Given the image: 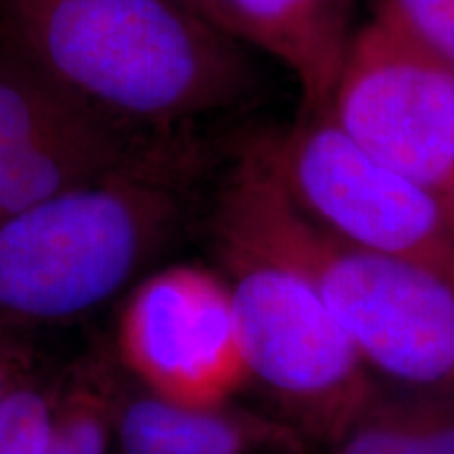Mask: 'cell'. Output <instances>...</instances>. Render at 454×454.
<instances>
[{"instance_id":"cell-1","label":"cell","mask_w":454,"mask_h":454,"mask_svg":"<svg viewBox=\"0 0 454 454\" xmlns=\"http://www.w3.org/2000/svg\"><path fill=\"white\" fill-rule=\"evenodd\" d=\"M0 44L147 130L194 129L257 87L244 44L177 0H0Z\"/></svg>"},{"instance_id":"cell-2","label":"cell","mask_w":454,"mask_h":454,"mask_svg":"<svg viewBox=\"0 0 454 454\" xmlns=\"http://www.w3.org/2000/svg\"><path fill=\"white\" fill-rule=\"evenodd\" d=\"M202 156L194 129L162 130L104 177L0 221V308L61 317L116 293L173 225Z\"/></svg>"},{"instance_id":"cell-3","label":"cell","mask_w":454,"mask_h":454,"mask_svg":"<svg viewBox=\"0 0 454 454\" xmlns=\"http://www.w3.org/2000/svg\"><path fill=\"white\" fill-rule=\"evenodd\" d=\"M278 244L314 280L364 364L412 387L454 394V280L340 240L294 202L278 141L248 139L231 168Z\"/></svg>"},{"instance_id":"cell-4","label":"cell","mask_w":454,"mask_h":454,"mask_svg":"<svg viewBox=\"0 0 454 454\" xmlns=\"http://www.w3.org/2000/svg\"><path fill=\"white\" fill-rule=\"evenodd\" d=\"M215 217L244 366L339 440L366 400L364 360L354 340L231 175Z\"/></svg>"},{"instance_id":"cell-5","label":"cell","mask_w":454,"mask_h":454,"mask_svg":"<svg viewBox=\"0 0 454 454\" xmlns=\"http://www.w3.org/2000/svg\"><path fill=\"white\" fill-rule=\"evenodd\" d=\"M328 116L374 160L454 202V64L387 3L354 34Z\"/></svg>"},{"instance_id":"cell-6","label":"cell","mask_w":454,"mask_h":454,"mask_svg":"<svg viewBox=\"0 0 454 454\" xmlns=\"http://www.w3.org/2000/svg\"><path fill=\"white\" fill-rule=\"evenodd\" d=\"M299 208L340 240L454 280V202L360 150L325 114L299 118L278 144Z\"/></svg>"},{"instance_id":"cell-7","label":"cell","mask_w":454,"mask_h":454,"mask_svg":"<svg viewBox=\"0 0 454 454\" xmlns=\"http://www.w3.org/2000/svg\"><path fill=\"white\" fill-rule=\"evenodd\" d=\"M154 133L82 104L0 44V221L104 177Z\"/></svg>"},{"instance_id":"cell-8","label":"cell","mask_w":454,"mask_h":454,"mask_svg":"<svg viewBox=\"0 0 454 454\" xmlns=\"http://www.w3.org/2000/svg\"><path fill=\"white\" fill-rule=\"evenodd\" d=\"M124 340L164 400L211 408L242 379L230 288L194 268L152 276L130 301Z\"/></svg>"},{"instance_id":"cell-9","label":"cell","mask_w":454,"mask_h":454,"mask_svg":"<svg viewBox=\"0 0 454 454\" xmlns=\"http://www.w3.org/2000/svg\"><path fill=\"white\" fill-rule=\"evenodd\" d=\"M223 27L280 61L301 90L299 118L331 110L354 34L349 0H219Z\"/></svg>"},{"instance_id":"cell-10","label":"cell","mask_w":454,"mask_h":454,"mask_svg":"<svg viewBox=\"0 0 454 454\" xmlns=\"http://www.w3.org/2000/svg\"><path fill=\"white\" fill-rule=\"evenodd\" d=\"M124 454H242L244 434L211 408L141 400L122 419Z\"/></svg>"},{"instance_id":"cell-11","label":"cell","mask_w":454,"mask_h":454,"mask_svg":"<svg viewBox=\"0 0 454 454\" xmlns=\"http://www.w3.org/2000/svg\"><path fill=\"white\" fill-rule=\"evenodd\" d=\"M339 454H454V411L383 414L354 423Z\"/></svg>"},{"instance_id":"cell-12","label":"cell","mask_w":454,"mask_h":454,"mask_svg":"<svg viewBox=\"0 0 454 454\" xmlns=\"http://www.w3.org/2000/svg\"><path fill=\"white\" fill-rule=\"evenodd\" d=\"M53 423L38 395L21 394L0 400V454H44Z\"/></svg>"},{"instance_id":"cell-13","label":"cell","mask_w":454,"mask_h":454,"mask_svg":"<svg viewBox=\"0 0 454 454\" xmlns=\"http://www.w3.org/2000/svg\"><path fill=\"white\" fill-rule=\"evenodd\" d=\"M414 36L454 64V0H385Z\"/></svg>"},{"instance_id":"cell-14","label":"cell","mask_w":454,"mask_h":454,"mask_svg":"<svg viewBox=\"0 0 454 454\" xmlns=\"http://www.w3.org/2000/svg\"><path fill=\"white\" fill-rule=\"evenodd\" d=\"M44 454H106L104 425L93 414H74L53 427Z\"/></svg>"},{"instance_id":"cell-15","label":"cell","mask_w":454,"mask_h":454,"mask_svg":"<svg viewBox=\"0 0 454 454\" xmlns=\"http://www.w3.org/2000/svg\"><path fill=\"white\" fill-rule=\"evenodd\" d=\"M177 3L185 4L187 9H192L194 13L202 15L204 20H208L211 24H215L219 30L225 32L223 27V13H221L219 0H177Z\"/></svg>"}]
</instances>
